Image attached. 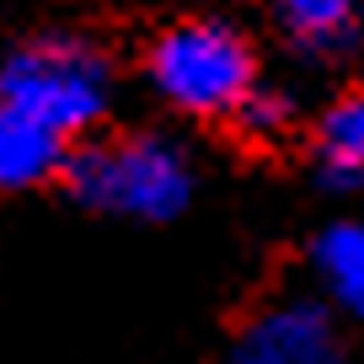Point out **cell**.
Instances as JSON below:
<instances>
[{"label": "cell", "instance_id": "obj_3", "mask_svg": "<svg viewBox=\"0 0 364 364\" xmlns=\"http://www.w3.org/2000/svg\"><path fill=\"white\" fill-rule=\"evenodd\" d=\"M0 97L65 139L91 134L113 107V59L75 33L27 38L0 59Z\"/></svg>", "mask_w": 364, "mask_h": 364}, {"label": "cell", "instance_id": "obj_8", "mask_svg": "<svg viewBox=\"0 0 364 364\" xmlns=\"http://www.w3.org/2000/svg\"><path fill=\"white\" fill-rule=\"evenodd\" d=\"M316 289L338 316L364 321V220H332L311 241Z\"/></svg>", "mask_w": 364, "mask_h": 364}, {"label": "cell", "instance_id": "obj_7", "mask_svg": "<svg viewBox=\"0 0 364 364\" xmlns=\"http://www.w3.org/2000/svg\"><path fill=\"white\" fill-rule=\"evenodd\" d=\"M273 16H279V33L295 48L300 59H343L359 43L364 27V0H273Z\"/></svg>", "mask_w": 364, "mask_h": 364}, {"label": "cell", "instance_id": "obj_4", "mask_svg": "<svg viewBox=\"0 0 364 364\" xmlns=\"http://www.w3.org/2000/svg\"><path fill=\"white\" fill-rule=\"evenodd\" d=\"M225 364H348V343L321 295H279L236 327Z\"/></svg>", "mask_w": 364, "mask_h": 364}, {"label": "cell", "instance_id": "obj_2", "mask_svg": "<svg viewBox=\"0 0 364 364\" xmlns=\"http://www.w3.org/2000/svg\"><path fill=\"white\" fill-rule=\"evenodd\" d=\"M145 80L182 118H230L257 86V48L236 22L215 11L177 16L145 48Z\"/></svg>", "mask_w": 364, "mask_h": 364}, {"label": "cell", "instance_id": "obj_6", "mask_svg": "<svg viewBox=\"0 0 364 364\" xmlns=\"http://www.w3.org/2000/svg\"><path fill=\"white\" fill-rule=\"evenodd\" d=\"M311 161H316V177L332 193H359L364 188V86L338 91L316 113Z\"/></svg>", "mask_w": 364, "mask_h": 364}, {"label": "cell", "instance_id": "obj_1", "mask_svg": "<svg viewBox=\"0 0 364 364\" xmlns=\"http://www.w3.org/2000/svg\"><path fill=\"white\" fill-rule=\"evenodd\" d=\"M65 188L91 215L134 220V225H166L193 204V156L161 129L113 139H86L65 161Z\"/></svg>", "mask_w": 364, "mask_h": 364}, {"label": "cell", "instance_id": "obj_5", "mask_svg": "<svg viewBox=\"0 0 364 364\" xmlns=\"http://www.w3.org/2000/svg\"><path fill=\"white\" fill-rule=\"evenodd\" d=\"M70 150L75 145L59 129L0 97V193H27V188H43L48 177H65Z\"/></svg>", "mask_w": 364, "mask_h": 364}, {"label": "cell", "instance_id": "obj_9", "mask_svg": "<svg viewBox=\"0 0 364 364\" xmlns=\"http://www.w3.org/2000/svg\"><path fill=\"white\" fill-rule=\"evenodd\" d=\"M230 129H236L241 139H252V145H279V139L289 134V129L300 124V107L295 97H289L284 86H268V80H257V86L241 97V107L225 118Z\"/></svg>", "mask_w": 364, "mask_h": 364}]
</instances>
